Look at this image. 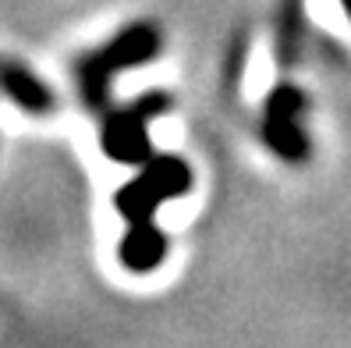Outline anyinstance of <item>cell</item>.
Listing matches in <instances>:
<instances>
[{"instance_id":"cell-1","label":"cell","mask_w":351,"mask_h":348,"mask_svg":"<svg viewBox=\"0 0 351 348\" xmlns=\"http://www.w3.org/2000/svg\"><path fill=\"white\" fill-rule=\"evenodd\" d=\"M163 47V32L156 22H132L121 32H114L99 50H89L75 60V78H78V93L89 114L103 117L110 104V86L117 71H128L138 65H149Z\"/></svg>"},{"instance_id":"cell-2","label":"cell","mask_w":351,"mask_h":348,"mask_svg":"<svg viewBox=\"0 0 351 348\" xmlns=\"http://www.w3.org/2000/svg\"><path fill=\"white\" fill-rule=\"evenodd\" d=\"M192 189V167L178 153H153L142 171L121 185L114 196V207L125 220H149L160 202L178 199Z\"/></svg>"},{"instance_id":"cell-7","label":"cell","mask_w":351,"mask_h":348,"mask_svg":"<svg viewBox=\"0 0 351 348\" xmlns=\"http://www.w3.org/2000/svg\"><path fill=\"white\" fill-rule=\"evenodd\" d=\"M302 0H284L280 4V18H277V60L280 65H295L298 50H302Z\"/></svg>"},{"instance_id":"cell-8","label":"cell","mask_w":351,"mask_h":348,"mask_svg":"<svg viewBox=\"0 0 351 348\" xmlns=\"http://www.w3.org/2000/svg\"><path fill=\"white\" fill-rule=\"evenodd\" d=\"M341 8H344V14L351 18V0H341Z\"/></svg>"},{"instance_id":"cell-6","label":"cell","mask_w":351,"mask_h":348,"mask_svg":"<svg viewBox=\"0 0 351 348\" xmlns=\"http://www.w3.org/2000/svg\"><path fill=\"white\" fill-rule=\"evenodd\" d=\"M117 259L128 274H149L167 259V235L160 224L149 220H128V231L121 235Z\"/></svg>"},{"instance_id":"cell-4","label":"cell","mask_w":351,"mask_h":348,"mask_svg":"<svg viewBox=\"0 0 351 348\" xmlns=\"http://www.w3.org/2000/svg\"><path fill=\"white\" fill-rule=\"evenodd\" d=\"M99 146L114 163H128V167H142L156 150L149 139V117L135 104L128 107H110L99 121Z\"/></svg>"},{"instance_id":"cell-3","label":"cell","mask_w":351,"mask_h":348,"mask_svg":"<svg viewBox=\"0 0 351 348\" xmlns=\"http://www.w3.org/2000/svg\"><path fill=\"white\" fill-rule=\"evenodd\" d=\"M308 107V100L298 86L280 82L270 89L263 107V139L284 163H308L313 156V139L302 128V114Z\"/></svg>"},{"instance_id":"cell-5","label":"cell","mask_w":351,"mask_h":348,"mask_svg":"<svg viewBox=\"0 0 351 348\" xmlns=\"http://www.w3.org/2000/svg\"><path fill=\"white\" fill-rule=\"evenodd\" d=\"M0 93H4L14 107H22L25 114H36V117H50L60 107L57 93L29 65H22V60H14V57H4V54H0Z\"/></svg>"}]
</instances>
